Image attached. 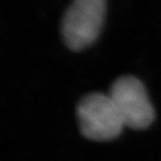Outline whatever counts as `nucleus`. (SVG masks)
Listing matches in <instances>:
<instances>
[{"mask_svg":"<svg viewBox=\"0 0 161 161\" xmlns=\"http://www.w3.org/2000/svg\"><path fill=\"white\" fill-rule=\"evenodd\" d=\"M107 0H72L62 20V37L69 49L80 51L97 39L105 21Z\"/></svg>","mask_w":161,"mask_h":161,"instance_id":"nucleus-1","label":"nucleus"},{"mask_svg":"<svg viewBox=\"0 0 161 161\" xmlns=\"http://www.w3.org/2000/svg\"><path fill=\"white\" fill-rule=\"evenodd\" d=\"M80 133L93 141H109L121 133L125 125L110 95L93 92L80 99L76 108Z\"/></svg>","mask_w":161,"mask_h":161,"instance_id":"nucleus-2","label":"nucleus"},{"mask_svg":"<svg viewBox=\"0 0 161 161\" xmlns=\"http://www.w3.org/2000/svg\"><path fill=\"white\" fill-rule=\"evenodd\" d=\"M125 127L144 130L155 119V109L146 87L133 75H122L114 80L109 91Z\"/></svg>","mask_w":161,"mask_h":161,"instance_id":"nucleus-3","label":"nucleus"}]
</instances>
